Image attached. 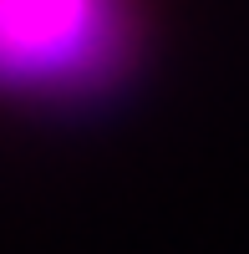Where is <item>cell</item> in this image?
Listing matches in <instances>:
<instances>
[{
	"label": "cell",
	"mask_w": 249,
	"mask_h": 254,
	"mask_svg": "<svg viewBox=\"0 0 249 254\" xmlns=\"http://www.w3.org/2000/svg\"><path fill=\"white\" fill-rule=\"evenodd\" d=\"M127 0H0V97H97L127 71Z\"/></svg>",
	"instance_id": "cell-1"
}]
</instances>
